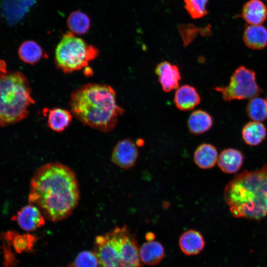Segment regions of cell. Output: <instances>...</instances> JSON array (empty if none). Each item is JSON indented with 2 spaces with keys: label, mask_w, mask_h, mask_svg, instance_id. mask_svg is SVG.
I'll return each mask as SVG.
<instances>
[{
  "label": "cell",
  "mask_w": 267,
  "mask_h": 267,
  "mask_svg": "<svg viewBox=\"0 0 267 267\" xmlns=\"http://www.w3.org/2000/svg\"><path fill=\"white\" fill-rule=\"evenodd\" d=\"M241 16L250 25H261L267 17V8L260 0H250L243 6Z\"/></svg>",
  "instance_id": "cell-16"
},
{
  "label": "cell",
  "mask_w": 267,
  "mask_h": 267,
  "mask_svg": "<svg viewBox=\"0 0 267 267\" xmlns=\"http://www.w3.org/2000/svg\"><path fill=\"white\" fill-rule=\"evenodd\" d=\"M266 135V127L260 122H249L243 127L242 130L243 140L250 146L259 145L265 139Z\"/></svg>",
  "instance_id": "cell-21"
},
{
  "label": "cell",
  "mask_w": 267,
  "mask_h": 267,
  "mask_svg": "<svg viewBox=\"0 0 267 267\" xmlns=\"http://www.w3.org/2000/svg\"><path fill=\"white\" fill-rule=\"evenodd\" d=\"M145 237L147 241H151L154 240L155 236L152 233H148L146 234Z\"/></svg>",
  "instance_id": "cell-29"
},
{
  "label": "cell",
  "mask_w": 267,
  "mask_h": 267,
  "mask_svg": "<svg viewBox=\"0 0 267 267\" xmlns=\"http://www.w3.org/2000/svg\"><path fill=\"white\" fill-rule=\"evenodd\" d=\"M248 116L254 121L262 122L267 119V100L258 96L250 99L246 106Z\"/></svg>",
  "instance_id": "cell-24"
},
{
  "label": "cell",
  "mask_w": 267,
  "mask_h": 267,
  "mask_svg": "<svg viewBox=\"0 0 267 267\" xmlns=\"http://www.w3.org/2000/svg\"><path fill=\"white\" fill-rule=\"evenodd\" d=\"M45 218L36 205L29 203L21 208L11 220L26 231H34L45 224Z\"/></svg>",
  "instance_id": "cell-9"
},
{
  "label": "cell",
  "mask_w": 267,
  "mask_h": 267,
  "mask_svg": "<svg viewBox=\"0 0 267 267\" xmlns=\"http://www.w3.org/2000/svg\"><path fill=\"white\" fill-rule=\"evenodd\" d=\"M155 72L164 91L169 92L179 87L181 77L177 65L164 61L157 64Z\"/></svg>",
  "instance_id": "cell-10"
},
{
  "label": "cell",
  "mask_w": 267,
  "mask_h": 267,
  "mask_svg": "<svg viewBox=\"0 0 267 267\" xmlns=\"http://www.w3.org/2000/svg\"><path fill=\"white\" fill-rule=\"evenodd\" d=\"M34 103L29 82L23 73L0 72V127L26 118L30 106Z\"/></svg>",
  "instance_id": "cell-5"
},
{
  "label": "cell",
  "mask_w": 267,
  "mask_h": 267,
  "mask_svg": "<svg viewBox=\"0 0 267 267\" xmlns=\"http://www.w3.org/2000/svg\"><path fill=\"white\" fill-rule=\"evenodd\" d=\"M267 1V0H266Z\"/></svg>",
  "instance_id": "cell-31"
},
{
  "label": "cell",
  "mask_w": 267,
  "mask_h": 267,
  "mask_svg": "<svg viewBox=\"0 0 267 267\" xmlns=\"http://www.w3.org/2000/svg\"><path fill=\"white\" fill-rule=\"evenodd\" d=\"M214 90L221 93L225 101L251 99L262 92L257 85L255 73L244 66H239L234 71L227 86L216 87Z\"/></svg>",
  "instance_id": "cell-7"
},
{
  "label": "cell",
  "mask_w": 267,
  "mask_h": 267,
  "mask_svg": "<svg viewBox=\"0 0 267 267\" xmlns=\"http://www.w3.org/2000/svg\"><path fill=\"white\" fill-rule=\"evenodd\" d=\"M80 189L75 172L59 162L40 167L30 183L29 203L38 207L46 219L58 222L69 217L77 207Z\"/></svg>",
  "instance_id": "cell-1"
},
{
  "label": "cell",
  "mask_w": 267,
  "mask_h": 267,
  "mask_svg": "<svg viewBox=\"0 0 267 267\" xmlns=\"http://www.w3.org/2000/svg\"><path fill=\"white\" fill-rule=\"evenodd\" d=\"M67 25L70 31L74 34L83 35L89 29L90 20L89 17L80 11H75L69 15Z\"/></svg>",
  "instance_id": "cell-23"
},
{
  "label": "cell",
  "mask_w": 267,
  "mask_h": 267,
  "mask_svg": "<svg viewBox=\"0 0 267 267\" xmlns=\"http://www.w3.org/2000/svg\"><path fill=\"white\" fill-rule=\"evenodd\" d=\"M69 105L73 115L84 125L103 133L112 131L124 109L119 106L111 86L85 84L71 94Z\"/></svg>",
  "instance_id": "cell-2"
},
{
  "label": "cell",
  "mask_w": 267,
  "mask_h": 267,
  "mask_svg": "<svg viewBox=\"0 0 267 267\" xmlns=\"http://www.w3.org/2000/svg\"><path fill=\"white\" fill-rule=\"evenodd\" d=\"M1 240L2 241L4 267H14L17 264L18 260L11 251L12 241L5 239H1Z\"/></svg>",
  "instance_id": "cell-28"
},
{
  "label": "cell",
  "mask_w": 267,
  "mask_h": 267,
  "mask_svg": "<svg viewBox=\"0 0 267 267\" xmlns=\"http://www.w3.org/2000/svg\"><path fill=\"white\" fill-rule=\"evenodd\" d=\"M18 55L24 62L34 65L42 58L44 51L41 46L36 42L28 40L21 44L18 49Z\"/></svg>",
  "instance_id": "cell-22"
},
{
  "label": "cell",
  "mask_w": 267,
  "mask_h": 267,
  "mask_svg": "<svg viewBox=\"0 0 267 267\" xmlns=\"http://www.w3.org/2000/svg\"><path fill=\"white\" fill-rule=\"evenodd\" d=\"M93 252L100 267H143L135 236L126 225L97 236Z\"/></svg>",
  "instance_id": "cell-4"
},
{
  "label": "cell",
  "mask_w": 267,
  "mask_h": 267,
  "mask_svg": "<svg viewBox=\"0 0 267 267\" xmlns=\"http://www.w3.org/2000/svg\"><path fill=\"white\" fill-rule=\"evenodd\" d=\"M185 7L193 19L201 18L208 14L206 5L208 0H183Z\"/></svg>",
  "instance_id": "cell-27"
},
{
  "label": "cell",
  "mask_w": 267,
  "mask_h": 267,
  "mask_svg": "<svg viewBox=\"0 0 267 267\" xmlns=\"http://www.w3.org/2000/svg\"><path fill=\"white\" fill-rule=\"evenodd\" d=\"M242 153L235 149H224L220 154L218 165L220 169L226 174H234L241 168L243 163Z\"/></svg>",
  "instance_id": "cell-17"
},
{
  "label": "cell",
  "mask_w": 267,
  "mask_h": 267,
  "mask_svg": "<svg viewBox=\"0 0 267 267\" xmlns=\"http://www.w3.org/2000/svg\"></svg>",
  "instance_id": "cell-32"
},
{
  "label": "cell",
  "mask_w": 267,
  "mask_h": 267,
  "mask_svg": "<svg viewBox=\"0 0 267 267\" xmlns=\"http://www.w3.org/2000/svg\"><path fill=\"white\" fill-rule=\"evenodd\" d=\"M138 156L137 145L130 138H125L117 142L113 148L111 162L123 169L133 167Z\"/></svg>",
  "instance_id": "cell-8"
},
{
  "label": "cell",
  "mask_w": 267,
  "mask_h": 267,
  "mask_svg": "<svg viewBox=\"0 0 267 267\" xmlns=\"http://www.w3.org/2000/svg\"><path fill=\"white\" fill-rule=\"evenodd\" d=\"M174 101L177 108L186 111L193 110L201 102V97L194 87L183 85L176 89Z\"/></svg>",
  "instance_id": "cell-12"
},
{
  "label": "cell",
  "mask_w": 267,
  "mask_h": 267,
  "mask_svg": "<svg viewBox=\"0 0 267 267\" xmlns=\"http://www.w3.org/2000/svg\"><path fill=\"white\" fill-rule=\"evenodd\" d=\"M96 47L68 32L62 36L55 50L54 62L64 73H71L86 67L97 57Z\"/></svg>",
  "instance_id": "cell-6"
},
{
  "label": "cell",
  "mask_w": 267,
  "mask_h": 267,
  "mask_svg": "<svg viewBox=\"0 0 267 267\" xmlns=\"http://www.w3.org/2000/svg\"><path fill=\"white\" fill-rule=\"evenodd\" d=\"M193 159L195 164L200 168L202 169L211 168L218 161L217 149L212 144L203 143L194 151Z\"/></svg>",
  "instance_id": "cell-20"
},
{
  "label": "cell",
  "mask_w": 267,
  "mask_h": 267,
  "mask_svg": "<svg viewBox=\"0 0 267 267\" xmlns=\"http://www.w3.org/2000/svg\"><path fill=\"white\" fill-rule=\"evenodd\" d=\"M36 0H1V8L6 22L14 26L24 17Z\"/></svg>",
  "instance_id": "cell-11"
},
{
  "label": "cell",
  "mask_w": 267,
  "mask_h": 267,
  "mask_svg": "<svg viewBox=\"0 0 267 267\" xmlns=\"http://www.w3.org/2000/svg\"><path fill=\"white\" fill-rule=\"evenodd\" d=\"M178 245L183 254L187 256H194L198 255L203 250L205 241L200 232L190 229L180 235Z\"/></svg>",
  "instance_id": "cell-13"
},
{
  "label": "cell",
  "mask_w": 267,
  "mask_h": 267,
  "mask_svg": "<svg viewBox=\"0 0 267 267\" xmlns=\"http://www.w3.org/2000/svg\"><path fill=\"white\" fill-rule=\"evenodd\" d=\"M213 119L207 112L199 109L193 111L188 117L187 127L193 134L199 135L208 131L212 127Z\"/></svg>",
  "instance_id": "cell-19"
},
{
  "label": "cell",
  "mask_w": 267,
  "mask_h": 267,
  "mask_svg": "<svg viewBox=\"0 0 267 267\" xmlns=\"http://www.w3.org/2000/svg\"><path fill=\"white\" fill-rule=\"evenodd\" d=\"M224 197L235 218L260 220L267 216V164L236 175L226 185Z\"/></svg>",
  "instance_id": "cell-3"
},
{
  "label": "cell",
  "mask_w": 267,
  "mask_h": 267,
  "mask_svg": "<svg viewBox=\"0 0 267 267\" xmlns=\"http://www.w3.org/2000/svg\"><path fill=\"white\" fill-rule=\"evenodd\" d=\"M71 267H100L99 260L93 251H84L75 258Z\"/></svg>",
  "instance_id": "cell-26"
},
{
  "label": "cell",
  "mask_w": 267,
  "mask_h": 267,
  "mask_svg": "<svg viewBox=\"0 0 267 267\" xmlns=\"http://www.w3.org/2000/svg\"><path fill=\"white\" fill-rule=\"evenodd\" d=\"M44 112L47 117L48 128L57 133L65 131L70 125L73 118L71 111L61 108H45Z\"/></svg>",
  "instance_id": "cell-14"
},
{
  "label": "cell",
  "mask_w": 267,
  "mask_h": 267,
  "mask_svg": "<svg viewBox=\"0 0 267 267\" xmlns=\"http://www.w3.org/2000/svg\"><path fill=\"white\" fill-rule=\"evenodd\" d=\"M243 41L250 48H264L267 46V29L261 25H250L244 30Z\"/></svg>",
  "instance_id": "cell-18"
},
{
  "label": "cell",
  "mask_w": 267,
  "mask_h": 267,
  "mask_svg": "<svg viewBox=\"0 0 267 267\" xmlns=\"http://www.w3.org/2000/svg\"><path fill=\"white\" fill-rule=\"evenodd\" d=\"M165 255L163 245L156 241H147L139 248L140 260L143 264L155 266L159 264Z\"/></svg>",
  "instance_id": "cell-15"
},
{
  "label": "cell",
  "mask_w": 267,
  "mask_h": 267,
  "mask_svg": "<svg viewBox=\"0 0 267 267\" xmlns=\"http://www.w3.org/2000/svg\"></svg>",
  "instance_id": "cell-30"
},
{
  "label": "cell",
  "mask_w": 267,
  "mask_h": 267,
  "mask_svg": "<svg viewBox=\"0 0 267 267\" xmlns=\"http://www.w3.org/2000/svg\"><path fill=\"white\" fill-rule=\"evenodd\" d=\"M36 237L29 233L20 234L15 231L12 240L15 251L19 254L33 251Z\"/></svg>",
  "instance_id": "cell-25"
}]
</instances>
